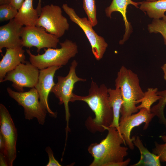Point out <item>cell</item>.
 Wrapping results in <instances>:
<instances>
[{
    "mask_svg": "<svg viewBox=\"0 0 166 166\" xmlns=\"http://www.w3.org/2000/svg\"><path fill=\"white\" fill-rule=\"evenodd\" d=\"M0 133L5 142L3 154L8 166H12L17 156L18 134L11 116L5 106L0 104Z\"/></svg>",
    "mask_w": 166,
    "mask_h": 166,
    "instance_id": "cell-8",
    "label": "cell"
},
{
    "mask_svg": "<svg viewBox=\"0 0 166 166\" xmlns=\"http://www.w3.org/2000/svg\"><path fill=\"white\" fill-rule=\"evenodd\" d=\"M61 66H53L40 70L38 79L35 88L39 95L40 101L50 116L56 117V113L50 108L48 102L49 94L56 83L53 78L56 71Z\"/></svg>",
    "mask_w": 166,
    "mask_h": 166,
    "instance_id": "cell-13",
    "label": "cell"
},
{
    "mask_svg": "<svg viewBox=\"0 0 166 166\" xmlns=\"http://www.w3.org/2000/svg\"><path fill=\"white\" fill-rule=\"evenodd\" d=\"M163 20L166 22V15H165L163 18Z\"/></svg>",
    "mask_w": 166,
    "mask_h": 166,
    "instance_id": "cell-33",
    "label": "cell"
},
{
    "mask_svg": "<svg viewBox=\"0 0 166 166\" xmlns=\"http://www.w3.org/2000/svg\"><path fill=\"white\" fill-rule=\"evenodd\" d=\"M18 10L10 4L0 5V21H10L15 18Z\"/></svg>",
    "mask_w": 166,
    "mask_h": 166,
    "instance_id": "cell-25",
    "label": "cell"
},
{
    "mask_svg": "<svg viewBox=\"0 0 166 166\" xmlns=\"http://www.w3.org/2000/svg\"><path fill=\"white\" fill-rule=\"evenodd\" d=\"M83 7L88 19L93 27L98 23L97 18L95 0H83Z\"/></svg>",
    "mask_w": 166,
    "mask_h": 166,
    "instance_id": "cell-23",
    "label": "cell"
},
{
    "mask_svg": "<svg viewBox=\"0 0 166 166\" xmlns=\"http://www.w3.org/2000/svg\"><path fill=\"white\" fill-rule=\"evenodd\" d=\"M108 91L109 103L113 113V122L110 127H115L119 131L121 109L123 103L121 89L117 87L115 89L109 88Z\"/></svg>",
    "mask_w": 166,
    "mask_h": 166,
    "instance_id": "cell-19",
    "label": "cell"
},
{
    "mask_svg": "<svg viewBox=\"0 0 166 166\" xmlns=\"http://www.w3.org/2000/svg\"><path fill=\"white\" fill-rule=\"evenodd\" d=\"M0 165L8 166L4 156L1 154H0Z\"/></svg>",
    "mask_w": 166,
    "mask_h": 166,
    "instance_id": "cell-29",
    "label": "cell"
},
{
    "mask_svg": "<svg viewBox=\"0 0 166 166\" xmlns=\"http://www.w3.org/2000/svg\"><path fill=\"white\" fill-rule=\"evenodd\" d=\"M23 26L16 22L14 19L0 27V51L2 49L14 48L22 46L21 32Z\"/></svg>",
    "mask_w": 166,
    "mask_h": 166,
    "instance_id": "cell-14",
    "label": "cell"
},
{
    "mask_svg": "<svg viewBox=\"0 0 166 166\" xmlns=\"http://www.w3.org/2000/svg\"><path fill=\"white\" fill-rule=\"evenodd\" d=\"M164 142V144H160L155 141V147L152 149V153L159 157L160 161L166 164V135H161L159 137Z\"/></svg>",
    "mask_w": 166,
    "mask_h": 166,
    "instance_id": "cell-26",
    "label": "cell"
},
{
    "mask_svg": "<svg viewBox=\"0 0 166 166\" xmlns=\"http://www.w3.org/2000/svg\"><path fill=\"white\" fill-rule=\"evenodd\" d=\"M135 146L139 149L140 157L139 161L131 166H160L159 157L150 152L144 145L139 136H136L133 141Z\"/></svg>",
    "mask_w": 166,
    "mask_h": 166,
    "instance_id": "cell-18",
    "label": "cell"
},
{
    "mask_svg": "<svg viewBox=\"0 0 166 166\" xmlns=\"http://www.w3.org/2000/svg\"><path fill=\"white\" fill-rule=\"evenodd\" d=\"M137 113L132 114L126 117L120 118L119 131L129 148L132 150L134 148L133 141L136 136L130 137L132 129L144 123L143 129H147L150 122L155 116L152 113L149 112L145 108H142Z\"/></svg>",
    "mask_w": 166,
    "mask_h": 166,
    "instance_id": "cell-12",
    "label": "cell"
},
{
    "mask_svg": "<svg viewBox=\"0 0 166 166\" xmlns=\"http://www.w3.org/2000/svg\"><path fill=\"white\" fill-rule=\"evenodd\" d=\"M33 0H25L14 18L22 26H36L39 15L37 9L33 8Z\"/></svg>",
    "mask_w": 166,
    "mask_h": 166,
    "instance_id": "cell-17",
    "label": "cell"
},
{
    "mask_svg": "<svg viewBox=\"0 0 166 166\" xmlns=\"http://www.w3.org/2000/svg\"><path fill=\"white\" fill-rule=\"evenodd\" d=\"M157 0H146V1L148 2H152L155 1Z\"/></svg>",
    "mask_w": 166,
    "mask_h": 166,
    "instance_id": "cell-34",
    "label": "cell"
},
{
    "mask_svg": "<svg viewBox=\"0 0 166 166\" xmlns=\"http://www.w3.org/2000/svg\"><path fill=\"white\" fill-rule=\"evenodd\" d=\"M40 70L30 61L21 63L8 72L2 81L12 82V86L18 92H23L24 88L35 87L38 82Z\"/></svg>",
    "mask_w": 166,
    "mask_h": 166,
    "instance_id": "cell-11",
    "label": "cell"
},
{
    "mask_svg": "<svg viewBox=\"0 0 166 166\" xmlns=\"http://www.w3.org/2000/svg\"><path fill=\"white\" fill-rule=\"evenodd\" d=\"M77 65V61L73 60L71 63L68 74L65 77L57 76V82L51 91V92L53 93L59 100V104L64 105L66 122V137L68 132L70 130L69 126V120L70 117L69 103L71 102L74 94L73 90L74 85L77 82H84L86 81V79L80 78L77 75L76 70Z\"/></svg>",
    "mask_w": 166,
    "mask_h": 166,
    "instance_id": "cell-5",
    "label": "cell"
},
{
    "mask_svg": "<svg viewBox=\"0 0 166 166\" xmlns=\"http://www.w3.org/2000/svg\"><path fill=\"white\" fill-rule=\"evenodd\" d=\"M164 73V78L166 81V63H164L161 67Z\"/></svg>",
    "mask_w": 166,
    "mask_h": 166,
    "instance_id": "cell-31",
    "label": "cell"
},
{
    "mask_svg": "<svg viewBox=\"0 0 166 166\" xmlns=\"http://www.w3.org/2000/svg\"><path fill=\"white\" fill-rule=\"evenodd\" d=\"M106 137L99 143H93L88 147V150L93 157L90 166H126L131 159L124 161L127 156L128 148L121 146L126 145L122 136L116 128L110 127L107 129Z\"/></svg>",
    "mask_w": 166,
    "mask_h": 166,
    "instance_id": "cell-2",
    "label": "cell"
},
{
    "mask_svg": "<svg viewBox=\"0 0 166 166\" xmlns=\"http://www.w3.org/2000/svg\"><path fill=\"white\" fill-rule=\"evenodd\" d=\"M158 91V88H149L144 92L143 97L138 101L141 102L140 104L137 106L140 110L142 108H145L149 113L151 112V106L155 102L161 98L156 93Z\"/></svg>",
    "mask_w": 166,
    "mask_h": 166,
    "instance_id": "cell-22",
    "label": "cell"
},
{
    "mask_svg": "<svg viewBox=\"0 0 166 166\" xmlns=\"http://www.w3.org/2000/svg\"><path fill=\"white\" fill-rule=\"evenodd\" d=\"M22 47L6 48L5 53L0 61V82L8 72L14 69L20 64L26 63L25 51Z\"/></svg>",
    "mask_w": 166,
    "mask_h": 166,
    "instance_id": "cell-15",
    "label": "cell"
},
{
    "mask_svg": "<svg viewBox=\"0 0 166 166\" xmlns=\"http://www.w3.org/2000/svg\"><path fill=\"white\" fill-rule=\"evenodd\" d=\"M21 38L23 47L30 49L35 47L38 53L43 48H56L59 42L58 38L37 26H23Z\"/></svg>",
    "mask_w": 166,
    "mask_h": 166,
    "instance_id": "cell-10",
    "label": "cell"
},
{
    "mask_svg": "<svg viewBox=\"0 0 166 166\" xmlns=\"http://www.w3.org/2000/svg\"><path fill=\"white\" fill-rule=\"evenodd\" d=\"M89 94L86 96H80L74 93L71 102L81 101L86 103L95 114L93 118L89 116L85 125L92 133L103 132L112 125L113 113L109 101L108 88L104 84L99 86L92 78Z\"/></svg>",
    "mask_w": 166,
    "mask_h": 166,
    "instance_id": "cell-1",
    "label": "cell"
},
{
    "mask_svg": "<svg viewBox=\"0 0 166 166\" xmlns=\"http://www.w3.org/2000/svg\"><path fill=\"white\" fill-rule=\"evenodd\" d=\"M62 8L70 19L78 25L84 31L90 44L92 51L95 58L97 61L100 60L103 57L108 46L104 38L95 31L93 26L86 17H79L74 9L66 4H63Z\"/></svg>",
    "mask_w": 166,
    "mask_h": 166,
    "instance_id": "cell-9",
    "label": "cell"
},
{
    "mask_svg": "<svg viewBox=\"0 0 166 166\" xmlns=\"http://www.w3.org/2000/svg\"><path fill=\"white\" fill-rule=\"evenodd\" d=\"M11 0H0V5L10 4Z\"/></svg>",
    "mask_w": 166,
    "mask_h": 166,
    "instance_id": "cell-32",
    "label": "cell"
},
{
    "mask_svg": "<svg viewBox=\"0 0 166 166\" xmlns=\"http://www.w3.org/2000/svg\"><path fill=\"white\" fill-rule=\"evenodd\" d=\"M115 86L121 89L123 103L120 118H123L138 112L136 105L144 97L137 75L124 65L121 66L115 80Z\"/></svg>",
    "mask_w": 166,
    "mask_h": 166,
    "instance_id": "cell-3",
    "label": "cell"
},
{
    "mask_svg": "<svg viewBox=\"0 0 166 166\" xmlns=\"http://www.w3.org/2000/svg\"><path fill=\"white\" fill-rule=\"evenodd\" d=\"M45 151L47 153L49 158V161L46 166H61L59 162L55 158L53 152L49 147L45 148Z\"/></svg>",
    "mask_w": 166,
    "mask_h": 166,
    "instance_id": "cell-27",
    "label": "cell"
},
{
    "mask_svg": "<svg viewBox=\"0 0 166 166\" xmlns=\"http://www.w3.org/2000/svg\"><path fill=\"white\" fill-rule=\"evenodd\" d=\"M36 26L43 28L47 32L58 38L69 28L68 20L62 15L61 8L52 4L42 7Z\"/></svg>",
    "mask_w": 166,
    "mask_h": 166,
    "instance_id": "cell-7",
    "label": "cell"
},
{
    "mask_svg": "<svg viewBox=\"0 0 166 166\" xmlns=\"http://www.w3.org/2000/svg\"><path fill=\"white\" fill-rule=\"evenodd\" d=\"M148 29L150 33L161 34L166 45V22L163 19H153L152 23L148 25Z\"/></svg>",
    "mask_w": 166,
    "mask_h": 166,
    "instance_id": "cell-24",
    "label": "cell"
},
{
    "mask_svg": "<svg viewBox=\"0 0 166 166\" xmlns=\"http://www.w3.org/2000/svg\"><path fill=\"white\" fill-rule=\"evenodd\" d=\"M140 9L151 18L160 19L165 15L166 12V0H157L154 1L141 2Z\"/></svg>",
    "mask_w": 166,
    "mask_h": 166,
    "instance_id": "cell-20",
    "label": "cell"
},
{
    "mask_svg": "<svg viewBox=\"0 0 166 166\" xmlns=\"http://www.w3.org/2000/svg\"><path fill=\"white\" fill-rule=\"evenodd\" d=\"M24 1L25 0H11L10 4L18 10Z\"/></svg>",
    "mask_w": 166,
    "mask_h": 166,
    "instance_id": "cell-28",
    "label": "cell"
},
{
    "mask_svg": "<svg viewBox=\"0 0 166 166\" xmlns=\"http://www.w3.org/2000/svg\"><path fill=\"white\" fill-rule=\"evenodd\" d=\"M59 44L60 48H45V53L41 54H33L29 49H26L30 62L40 70L53 66L62 67L66 65L78 53V46L75 42L68 39Z\"/></svg>",
    "mask_w": 166,
    "mask_h": 166,
    "instance_id": "cell-4",
    "label": "cell"
},
{
    "mask_svg": "<svg viewBox=\"0 0 166 166\" xmlns=\"http://www.w3.org/2000/svg\"><path fill=\"white\" fill-rule=\"evenodd\" d=\"M156 93L161 98L158 100V103L151 108V112L158 117L159 123L163 124L166 128V118L164 113L166 105V90L158 91Z\"/></svg>",
    "mask_w": 166,
    "mask_h": 166,
    "instance_id": "cell-21",
    "label": "cell"
},
{
    "mask_svg": "<svg viewBox=\"0 0 166 166\" xmlns=\"http://www.w3.org/2000/svg\"><path fill=\"white\" fill-rule=\"evenodd\" d=\"M42 0H38V2L36 9L38 11L39 15H40L42 11V7L41 6Z\"/></svg>",
    "mask_w": 166,
    "mask_h": 166,
    "instance_id": "cell-30",
    "label": "cell"
},
{
    "mask_svg": "<svg viewBox=\"0 0 166 166\" xmlns=\"http://www.w3.org/2000/svg\"><path fill=\"white\" fill-rule=\"evenodd\" d=\"M6 90L9 96L24 108L26 119L30 120L36 118L40 124H44L47 112L42 105L35 87L25 92L15 91L10 87Z\"/></svg>",
    "mask_w": 166,
    "mask_h": 166,
    "instance_id": "cell-6",
    "label": "cell"
},
{
    "mask_svg": "<svg viewBox=\"0 0 166 166\" xmlns=\"http://www.w3.org/2000/svg\"><path fill=\"white\" fill-rule=\"evenodd\" d=\"M141 2H135L132 0H113L110 4L105 10V12L107 17L111 18L112 13L114 12H119L122 14L125 26V33L123 38L119 42V44H123L128 39L131 32V25L127 20L126 17V12L127 6L131 4L136 8Z\"/></svg>",
    "mask_w": 166,
    "mask_h": 166,
    "instance_id": "cell-16",
    "label": "cell"
}]
</instances>
